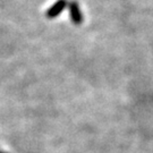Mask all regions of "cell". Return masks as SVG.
Masks as SVG:
<instances>
[{
    "instance_id": "cell-1",
    "label": "cell",
    "mask_w": 153,
    "mask_h": 153,
    "mask_svg": "<svg viewBox=\"0 0 153 153\" xmlns=\"http://www.w3.org/2000/svg\"><path fill=\"white\" fill-rule=\"evenodd\" d=\"M69 14H71V22L75 25H81L83 23V15L76 1H71L69 4Z\"/></svg>"
},
{
    "instance_id": "cell-2",
    "label": "cell",
    "mask_w": 153,
    "mask_h": 153,
    "mask_svg": "<svg viewBox=\"0 0 153 153\" xmlns=\"http://www.w3.org/2000/svg\"><path fill=\"white\" fill-rule=\"evenodd\" d=\"M67 4H68L67 0H58L56 4H53L48 9V11L45 13V16L48 17V18H55V17H57L61 11L65 9Z\"/></svg>"
}]
</instances>
